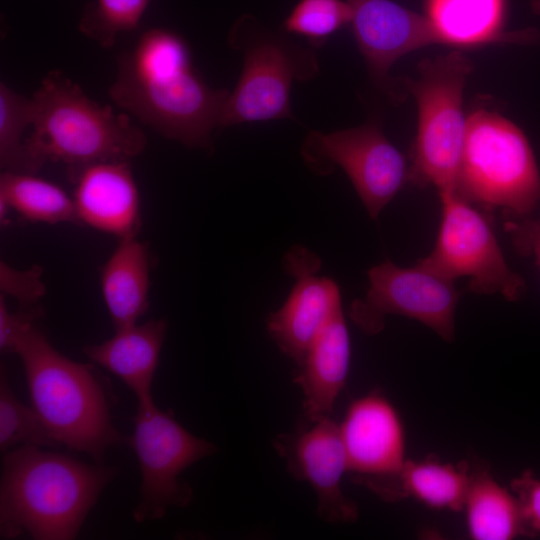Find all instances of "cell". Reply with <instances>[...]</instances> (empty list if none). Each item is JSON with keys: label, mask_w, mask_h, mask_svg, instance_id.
<instances>
[{"label": "cell", "mask_w": 540, "mask_h": 540, "mask_svg": "<svg viewBox=\"0 0 540 540\" xmlns=\"http://www.w3.org/2000/svg\"><path fill=\"white\" fill-rule=\"evenodd\" d=\"M168 329L165 319H151L115 330L98 344L84 346L92 363L120 378L137 400L152 398L151 386Z\"/></svg>", "instance_id": "ac0fdd59"}, {"label": "cell", "mask_w": 540, "mask_h": 540, "mask_svg": "<svg viewBox=\"0 0 540 540\" xmlns=\"http://www.w3.org/2000/svg\"><path fill=\"white\" fill-rule=\"evenodd\" d=\"M339 428L348 472L359 474V479L392 476L403 467V423L381 393L372 392L353 401Z\"/></svg>", "instance_id": "9a60e30c"}, {"label": "cell", "mask_w": 540, "mask_h": 540, "mask_svg": "<svg viewBox=\"0 0 540 540\" xmlns=\"http://www.w3.org/2000/svg\"><path fill=\"white\" fill-rule=\"evenodd\" d=\"M300 152L317 175L326 176L335 166L341 167L372 219H377L409 179L403 154L375 123L329 133L311 130Z\"/></svg>", "instance_id": "30bf717a"}, {"label": "cell", "mask_w": 540, "mask_h": 540, "mask_svg": "<svg viewBox=\"0 0 540 540\" xmlns=\"http://www.w3.org/2000/svg\"><path fill=\"white\" fill-rule=\"evenodd\" d=\"M283 264L295 284L283 306L268 316L267 330L280 350L300 365L322 328L342 311L341 296L333 280L317 276L321 260L309 249L292 247Z\"/></svg>", "instance_id": "4fadbf2b"}, {"label": "cell", "mask_w": 540, "mask_h": 540, "mask_svg": "<svg viewBox=\"0 0 540 540\" xmlns=\"http://www.w3.org/2000/svg\"><path fill=\"white\" fill-rule=\"evenodd\" d=\"M32 407L54 440L102 463L106 450L126 442L112 422L113 399L91 365L75 362L49 342L37 323L17 341Z\"/></svg>", "instance_id": "3957f363"}, {"label": "cell", "mask_w": 540, "mask_h": 540, "mask_svg": "<svg viewBox=\"0 0 540 540\" xmlns=\"http://www.w3.org/2000/svg\"><path fill=\"white\" fill-rule=\"evenodd\" d=\"M532 7L535 12L540 13V0H533Z\"/></svg>", "instance_id": "d6a6232c"}, {"label": "cell", "mask_w": 540, "mask_h": 540, "mask_svg": "<svg viewBox=\"0 0 540 540\" xmlns=\"http://www.w3.org/2000/svg\"><path fill=\"white\" fill-rule=\"evenodd\" d=\"M12 209L10 205L0 197V223L2 226H7L10 222V213Z\"/></svg>", "instance_id": "1f68e13d"}, {"label": "cell", "mask_w": 540, "mask_h": 540, "mask_svg": "<svg viewBox=\"0 0 540 540\" xmlns=\"http://www.w3.org/2000/svg\"><path fill=\"white\" fill-rule=\"evenodd\" d=\"M439 194L442 219L437 240L418 263L451 281L468 277L469 288L476 294L519 300L525 282L508 266L487 219L455 191Z\"/></svg>", "instance_id": "9c48e42d"}, {"label": "cell", "mask_w": 540, "mask_h": 540, "mask_svg": "<svg viewBox=\"0 0 540 540\" xmlns=\"http://www.w3.org/2000/svg\"><path fill=\"white\" fill-rule=\"evenodd\" d=\"M228 44L243 56L235 88L230 91L220 128L294 119L290 91L293 82L319 74L317 48L293 41L283 30L269 28L250 14L240 16L228 34Z\"/></svg>", "instance_id": "5b68a950"}, {"label": "cell", "mask_w": 540, "mask_h": 540, "mask_svg": "<svg viewBox=\"0 0 540 540\" xmlns=\"http://www.w3.org/2000/svg\"><path fill=\"white\" fill-rule=\"evenodd\" d=\"M34 101L0 84V166L3 171L32 173L24 132L32 125ZM33 174V173H32Z\"/></svg>", "instance_id": "cb8c5ba5"}, {"label": "cell", "mask_w": 540, "mask_h": 540, "mask_svg": "<svg viewBox=\"0 0 540 540\" xmlns=\"http://www.w3.org/2000/svg\"><path fill=\"white\" fill-rule=\"evenodd\" d=\"M486 208L526 216L540 202V173L523 131L496 112L474 111L466 122L454 190Z\"/></svg>", "instance_id": "8992f818"}, {"label": "cell", "mask_w": 540, "mask_h": 540, "mask_svg": "<svg viewBox=\"0 0 540 540\" xmlns=\"http://www.w3.org/2000/svg\"><path fill=\"white\" fill-rule=\"evenodd\" d=\"M507 230L520 252L534 256L540 270V218L525 219L520 223H509Z\"/></svg>", "instance_id": "4dcf8cb0"}, {"label": "cell", "mask_w": 540, "mask_h": 540, "mask_svg": "<svg viewBox=\"0 0 540 540\" xmlns=\"http://www.w3.org/2000/svg\"><path fill=\"white\" fill-rule=\"evenodd\" d=\"M32 132L25 139L30 169L62 162L68 171L103 161H129L146 136L130 118L101 105L60 70L48 72L32 97Z\"/></svg>", "instance_id": "277c9868"}, {"label": "cell", "mask_w": 540, "mask_h": 540, "mask_svg": "<svg viewBox=\"0 0 540 540\" xmlns=\"http://www.w3.org/2000/svg\"><path fill=\"white\" fill-rule=\"evenodd\" d=\"M42 268L32 266L28 269H16L4 261L0 263L1 294L12 296L23 307H32L46 293L42 281Z\"/></svg>", "instance_id": "83f0119b"}, {"label": "cell", "mask_w": 540, "mask_h": 540, "mask_svg": "<svg viewBox=\"0 0 540 540\" xmlns=\"http://www.w3.org/2000/svg\"><path fill=\"white\" fill-rule=\"evenodd\" d=\"M353 10L352 30L373 79L393 95L391 66L403 55L441 43L426 16L391 0H346Z\"/></svg>", "instance_id": "5bb4252c"}, {"label": "cell", "mask_w": 540, "mask_h": 540, "mask_svg": "<svg viewBox=\"0 0 540 540\" xmlns=\"http://www.w3.org/2000/svg\"><path fill=\"white\" fill-rule=\"evenodd\" d=\"M132 421L133 434L126 443L135 452L141 473L140 501L132 516L142 523L161 519L169 508L191 503L193 491L180 481V474L214 454L217 447L187 431L153 397L138 401Z\"/></svg>", "instance_id": "ba28073f"}, {"label": "cell", "mask_w": 540, "mask_h": 540, "mask_svg": "<svg viewBox=\"0 0 540 540\" xmlns=\"http://www.w3.org/2000/svg\"><path fill=\"white\" fill-rule=\"evenodd\" d=\"M42 316L35 307H23L22 310L11 312L5 296L0 295V350L4 353H14L21 334Z\"/></svg>", "instance_id": "f546056e"}, {"label": "cell", "mask_w": 540, "mask_h": 540, "mask_svg": "<svg viewBox=\"0 0 540 540\" xmlns=\"http://www.w3.org/2000/svg\"><path fill=\"white\" fill-rule=\"evenodd\" d=\"M350 338L343 311L335 314L309 347L294 383L302 391L304 424L328 417L345 386Z\"/></svg>", "instance_id": "e0dca14e"}, {"label": "cell", "mask_w": 540, "mask_h": 540, "mask_svg": "<svg viewBox=\"0 0 540 540\" xmlns=\"http://www.w3.org/2000/svg\"><path fill=\"white\" fill-rule=\"evenodd\" d=\"M525 529V534L540 535V478L525 470L511 481Z\"/></svg>", "instance_id": "f1b7e54d"}, {"label": "cell", "mask_w": 540, "mask_h": 540, "mask_svg": "<svg viewBox=\"0 0 540 540\" xmlns=\"http://www.w3.org/2000/svg\"><path fill=\"white\" fill-rule=\"evenodd\" d=\"M56 447L46 425L34 410L18 400L12 391L5 367L0 374V450L7 452L15 445Z\"/></svg>", "instance_id": "d4e9b609"}, {"label": "cell", "mask_w": 540, "mask_h": 540, "mask_svg": "<svg viewBox=\"0 0 540 540\" xmlns=\"http://www.w3.org/2000/svg\"><path fill=\"white\" fill-rule=\"evenodd\" d=\"M0 197L29 222L80 223L73 197L60 186L32 173L2 171Z\"/></svg>", "instance_id": "603a6c76"}, {"label": "cell", "mask_w": 540, "mask_h": 540, "mask_svg": "<svg viewBox=\"0 0 540 540\" xmlns=\"http://www.w3.org/2000/svg\"><path fill=\"white\" fill-rule=\"evenodd\" d=\"M150 254L136 236L119 239L100 273L102 297L115 330L138 322L149 307Z\"/></svg>", "instance_id": "ffe728a7"}, {"label": "cell", "mask_w": 540, "mask_h": 540, "mask_svg": "<svg viewBox=\"0 0 540 540\" xmlns=\"http://www.w3.org/2000/svg\"><path fill=\"white\" fill-rule=\"evenodd\" d=\"M463 510L475 540H510L525 534L518 501L485 470L470 473Z\"/></svg>", "instance_id": "7402d4cb"}, {"label": "cell", "mask_w": 540, "mask_h": 540, "mask_svg": "<svg viewBox=\"0 0 540 540\" xmlns=\"http://www.w3.org/2000/svg\"><path fill=\"white\" fill-rule=\"evenodd\" d=\"M150 0H93L84 8L78 29L103 48L139 25Z\"/></svg>", "instance_id": "4316f807"}, {"label": "cell", "mask_w": 540, "mask_h": 540, "mask_svg": "<svg viewBox=\"0 0 540 540\" xmlns=\"http://www.w3.org/2000/svg\"><path fill=\"white\" fill-rule=\"evenodd\" d=\"M471 68L467 57L451 52L422 61L419 77L404 80L418 105L409 179L432 184L439 192L455 190L467 122L462 108L463 89Z\"/></svg>", "instance_id": "52a82bcc"}, {"label": "cell", "mask_w": 540, "mask_h": 540, "mask_svg": "<svg viewBox=\"0 0 540 540\" xmlns=\"http://www.w3.org/2000/svg\"><path fill=\"white\" fill-rule=\"evenodd\" d=\"M427 19L441 43L471 46L498 40L530 42L535 30L502 34L505 0H427Z\"/></svg>", "instance_id": "44dd1931"}, {"label": "cell", "mask_w": 540, "mask_h": 540, "mask_svg": "<svg viewBox=\"0 0 540 540\" xmlns=\"http://www.w3.org/2000/svg\"><path fill=\"white\" fill-rule=\"evenodd\" d=\"M369 288L364 298L355 300L349 311L353 323L365 334L375 335L385 325L388 314L421 322L443 340L455 336V311L460 293L451 281L417 263L404 268L391 261L368 271Z\"/></svg>", "instance_id": "8fae6325"}, {"label": "cell", "mask_w": 540, "mask_h": 540, "mask_svg": "<svg viewBox=\"0 0 540 540\" xmlns=\"http://www.w3.org/2000/svg\"><path fill=\"white\" fill-rule=\"evenodd\" d=\"M79 221L119 239L140 230V196L129 161H103L69 170Z\"/></svg>", "instance_id": "2e32d148"}, {"label": "cell", "mask_w": 540, "mask_h": 540, "mask_svg": "<svg viewBox=\"0 0 540 540\" xmlns=\"http://www.w3.org/2000/svg\"><path fill=\"white\" fill-rule=\"evenodd\" d=\"M273 444L290 474L314 490L320 519L347 523L358 518L356 504L342 490V477L348 472L346 453L339 424L330 416L279 434Z\"/></svg>", "instance_id": "7c38bea8"}, {"label": "cell", "mask_w": 540, "mask_h": 540, "mask_svg": "<svg viewBox=\"0 0 540 540\" xmlns=\"http://www.w3.org/2000/svg\"><path fill=\"white\" fill-rule=\"evenodd\" d=\"M470 473L468 464L463 462L454 464L406 459L395 475L360 480L386 501L412 497L430 508L461 511Z\"/></svg>", "instance_id": "d6986e66"}, {"label": "cell", "mask_w": 540, "mask_h": 540, "mask_svg": "<svg viewBox=\"0 0 540 540\" xmlns=\"http://www.w3.org/2000/svg\"><path fill=\"white\" fill-rule=\"evenodd\" d=\"M353 10L346 0H299L285 17L281 30L305 38L318 48L351 24Z\"/></svg>", "instance_id": "484cf974"}, {"label": "cell", "mask_w": 540, "mask_h": 540, "mask_svg": "<svg viewBox=\"0 0 540 540\" xmlns=\"http://www.w3.org/2000/svg\"><path fill=\"white\" fill-rule=\"evenodd\" d=\"M116 474L115 467L90 465L36 446L6 452L0 482L1 539L76 538Z\"/></svg>", "instance_id": "7a4b0ae2"}, {"label": "cell", "mask_w": 540, "mask_h": 540, "mask_svg": "<svg viewBox=\"0 0 540 540\" xmlns=\"http://www.w3.org/2000/svg\"><path fill=\"white\" fill-rule=\"evenodd\" d=\"M229 93L203 80L179 34L156 27L120 55L109 88L118 106L161 136L209 152Z\"/></svg>", "instance_id": "6da1fadb"}]
</instances>
